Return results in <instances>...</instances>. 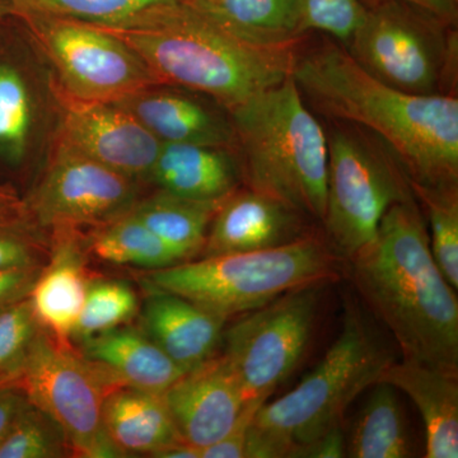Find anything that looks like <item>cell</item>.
<instances>
[{
	"label": "cell",
	"mask_w": 458,
	"mask_h": 458,
	"mask_svg": "<svg viewBox=\"0 0 458 458\" xmlns=\"http://www.w3.org/2000/svg\"><path fill=\"white\" fill-rule=\"evenodd\" d=\"M40 245L22 203L0 207V270L40 265Z\"/></svg>",
	"instance_id": "cell-34"
},
{
	"label": "cell",
	"mask_w": 458,
	"mask_h": 458,
	"mask_svg": "<svg viewBox=\"0 0 458 458\" xmlns=\"http://www.w3.org/2000/svg\"><path fill=\"white\" fill-rule=\"evenodd\" d=\"M149 289L143 310L147 335L186 370L214 357L227 319L179 294Z\"/></svg>",
	"instance_id": "cell-16"
},
{
	"label": "cell",
	"mask_w": 458,
	"mask_h": 458,
	"mask_svg": "<svg viewBox=\"0 0 458 458\" xmlns=\"http://www.w3.org/2000/svg\"><path fill=\"white\" fill-rule=\"evenodd\" d=\"M18 203H20V199L17 198V195L14 194L11 189L3 188V186H0V207Z\"/></svg>",
	"instance_id": "cell-40"
},
{
	"label": "cell",
	"mask_w": 458,
	"mask_h": 458,
	"mask_svg": "<svg viewBox=\"0 0 458 458\" xmlns=\"http://www.w3.org/2000/svg\"><path fill=\"white\" fill-rule=\"evenodd\" d=\"M176 2L182 0H0V18L59 17L102 26L155 5Z\"/></svg>",
	"instance_id": "cell-28"
},
{
	"label": "cell",
	"mask_w": 458,
	"mask_h": 458,
	"mask_svg": "<svg viewBox=\"0 0 458 458\" xmlns=\"http://www.w3.org/2000/svg\"><path fill=\"white\" fill-rule=\"evenodd\" d=\"M414 198L426 209L432 255L443 276L458 289V192L454 186H423L409 181Z\"/></svg>",
	"instance_id": "cell-29"
},
{
	"label": "cell",
	"mask_w": 458,
	"mask_h": 458,
	"mask_svg": "<svg viewBox=\"0 0 458 458\" xmlns=\"http://www.w3.org/2000/svg\"><path fill=\"white\" fill-rule=\"evenodd\" d=\"M40 328L29 298L0 311V377L20 372Z\"/></svg>",
	"instance_id": "cell-33"
},
{
	"label": "cell",
	"mask_w": 458,
	"mask_h": 458,
	"mask_svg": "<svg viewBox=\"0 0 458 458\" xmlns=\"http://www.w3.org/2000/svg\"><path fill=\"white\" fill-rule=\"evenodd\" d=\"M138 309L134 291L122 282L90 283L86 302L72 336L81 342L123 327Z\"/></svg>",
	"instance_id": "cell-31"
},
{
	"label": "cell",
	"mask_w": 458,
	"mask_h": 458,
	"mask_svg": "<svg viewBox=\"0 0 458 458\" xmlns=\"http://www.w3.org/2000/svg\"><path fill=\"white\" fill-rule=\"evenodd\" d=\"M445 22L401 2L377 3L349 44V54L369 74L411 95H445L454 47Z\"/></svg>",
	"instance_id": "cell-10"
},
{
	"label": "cell",
	"mask_w": 458,
	"mask_h": 458,
	"mask_svg": "<svg viewBox=\"0 0 458 458\" xmlns=\"http://www.w3.org/2000/svg\"><path fill=\"white\" fill-rule=\"evenodd\" d=\"M164 399L181 439L198 450L231 432L252 403L223 354L183 373Z\"/></svg>",
	"instance_id": "cell-14"
},
{
	"label": "cell",
	"mask_w": 458,
	"mask_h": 458,
	"mask_svg": "<svg viewBox=\"0 0 458 458\" xmlns=\"http://www.w3.org/2000/svg\"><path fill=\"white\" fill-rule=\"evenodd\" d=\"M295 12L300 35L319 31L349 42L363 25L369 9L361 0H295Z\"/></svg>",
	"instance_id": "cell-32"
},
{
	"label": "cell",
	"mask_w": 458,
	"mask_h": 458,
	"mask_svg": "<svg viewBox=\"0 0 458 458\" xmlns=\"http://www.w3.org/2000/svg\"><path fill=\"white\" fill-rule=\"evenodd\" d=\"M223 201L192 200L159 190L158 194L137 201L131 213L191 260L203 251L210 223Z\"/></svg>",
	"instance_id": "cell-23"
},
{
	"label": "cell",
	"mask_w": 458,
	"mask_h": 458,
	"mask_svg": "<svg viewBox=\"0 0 458 458\" xmlns=\"http://www.w3.org/2000/svg\"><path fill=\"white\" fill-rule=\"evenodd\" d=\"M292 77L319 111L378 135L411 182L457 185L458 101L454 96L394 89L361 68L348 50L331 44L295 54Z\"/></svg>",
	"instance_id": "cell-1"
},
{
	"label": "cell",
	"mask_w": 458,
	"mask_h": 458,
	"mask_svg": "<svg viewBox=\"0 0 458 458\" xmlns=\"http://www.w3.org/2000/svg\"><path fill=\"white\" fill-rule=\"evenodd\" d=\"M348 262L352 284L393 334L403 360L458 376L457 291L434 260L414 199L393 205Z\"/></svg>",
	"instance_id": "cell-2"
},
{
	"label": "cell",
	"mask_w": 458,
	"mask_h": 458,
	"mask_svg": "<svg viewBox=\"0 0 458 458\" xmlns=\"http://www.w3.org/2000/svg\"><path fill=\"white\" fill-rule=\"evenodd\" d=\"M148 179L176 197L218 201L236 191L241 171L225 148L164 143Z\"/></svg>",
	"instance_id": "cell-20"
},
{
	"label": "cell",
	"mask_w": 458,
	"mask_h": 458,
	"mask_svg": "<svg viewBox=\"0 0 458 458\" xmlns=\"http://www.w3.org/2000/svg\"><path fill=\"white\" fill-rule=\"evenodd\" d=\"M328 141L327 242L348 261L376 236L393 205L414 199L408 176L396 159L346 129Z\"/></svg>",
	"instance_id": "cell-7"
},
{
	"label": "cell",
	"mask_w": 458,
	"mask_h": 458,
	"mask_svg": "<svg viewBox=\"0 0 458 458\" xmlns=\"http://www.w3.org/2000/svg\"><path fill=\"white\" fill-rule=\"evenodd\" d=\"M267 401H252L233 429L213 445L199 450V458H246L247 438L256 412Z\"/></svg>",
	"instance_id": "cell-35"
},
{
	"label": "cell",
	"mask_w": 458,
	"mask_h": 458,
	"mask_svg": "<svg viewBox=\"0 0 458 458\" xmlns=\"http://www.w3.org/2000/svg\"><path fill=\"white\" fill-rule=\"evenodd\" d=\"M231 114L249 189L322 223L327 210L328 140L304 104L293 77Z\"/></svg>",
	"instance_id": "cell-5"
},
{
	"label": "cell",
	"mask_w": 458,
	"mask_h": 458,
	"mask_svg": "<svg viewBox=\"0 0 458 458\" xmlns=\"http://www.w3.org/2000/svg\"><path fill=\"white\" fill-rule=\"evenodd\" d=\"M378 382L408 394L426 428L427 458L458 457V376L410 360H394Z\"/></svg>",
	"instance_id": "cell-19"
},
{
	"label": "cell",
	"mask_w": 458,
	"mask_h": 458,
	"mask_svg": "<svg viewBox=\"0 0 458 458\" xmlns=\"http://www.w3.org/2000/svg\"><path fill=\"white\" fill-rule=\"evenodd\" d=\"M98 27L128 44L159 84L204 93L229 113L284 82L293 68V45L246 40L192 0L155 5Z\"/></svg>",
	"instance_id": "cell-3"
},
{
	"label": "cell",
	"mask_w": 458,
	"mask_h": 458,
	"mask_svg": "<svg viewBox=\"0 0 458 458\" xmlns=\"http://www.w3.org/2000/svg\"><path fill=\"white\" fill-rule=\"evenodd\" d=\"M68 448L55 421L31 403L0 438V458H57Z\"/></svg>",
	"instance_id": "cell-30"
},
{
	"label": "cell",
	"mask_w": 458,
	"mask_h": 458,
	"mask_svg": "<svg viewBox=\"0 0 458 458\" xmlns=\"http://www.w3.org/2000/svg\"><path fill=\"white\" fill-rule=\"evenodd\" d=\"M29 403L18 381L0 386V438Z\"/></svg>",
	"instance_id": "cell-38"
},
{
	"label": "cell",
	"mask_w": 458,
	"mask_h": 458,
	"mask_svg": "<svg viewBox=\"0 0 458 458\" xmlns=\"http://www.w3.org/2000/svg\"><path fill=\"white\" fill-rule=\"evenodd\" d=\"M82 355L104 376L108 387L129 386L164 394L183 373L147 334L116 327L84 340Z\"/></svg>",
	"instance_id": "cell-17"
},
{
	"label": "cell",
	"mask_w": 458,
	"mask_h": 458,
	"mask_svg": "<svg viewBox=\"0 0 458 458\" xmlns=\"http://www.w3.org/2000/svg\"><path fill=\"white\" fill-rule=\"evenodd\" d=\"M62 104L57 140L131 179L147 177L162 143L129 111L114 102L66 98Z\"/></svg>",
	"instance_id": "cell-13"
},
{
	"label": "cell",
	"mask_w": 458,
	"mask_h": 458,
	"mask_svg": "<svg viewBox=\"0 0 458 458\" xmlns=\"http://www.w3.org/2000/svg\"><path fill=\"white\" fill-rule=\"evenodd\" d=\"M155 89L141 90L114 104L129 111L162 144L225 148L236 140L232 123L212 108L189 96Z\"/></svg>",
	"instance_id": "cell-18"
},
{
	"label": "cell",
	"mask_w": 458,
	"mask_h": 458,
	"mask_svg": "<svg viewBox=\"0 0 458 458\" xmlns=\"http://www.w3.org/2000/svg\"><path fill=\"white\" fill-rule=\"evenodd\" d=\"M376 2L406 3V4L423 9L445 23L454 22L457 14V0H376Z\"/></svg>",
	"instance_id": "cell-39"
},
{
	"label": "cell",
	"mask_w": 458,
	"mask_h": 458,
	"mask_svg": "<svg viewBox=\"0 0 458 458\" xmlns=\"http://www.w3.org/2000/svg\"><path fill=\"white\" fill-rule=\"evenodd\" d=\"M306 216L291 207L252 189L234 191L216 210L203 258L259 251L293 242L311 232Z\"/></svg>",
	"instance_id": "cell-15"
},
{
	"label": "cell",
	"mask_w": 458,
	"mask_h": 458,
	"mask_svg": "<svg viewBox=\"0 0 458 458\" xmlns=\"http://www.w3.org/2000/svg\"><path fill=\"white\" fill-rule=\"evenodd\" d=\"M137 204V180L56 140L44 177L23 209L31 223L54 229L102 225Z\"/></svg>",
	"instance_id": "cell-12"
},
{
	"label": "cell",
	"mask_w": 458,
	"mask_h": 458,
	"mask_svg": "<svg viewBox=\"0 0 458 458\" xmlns=\"http://www.w3.org/2000/svg\"><path fill=\"white\" fill-rule=\"evenodd\" d=\"M394 355L357 304L349 303L335 342L293 390L256 412L246 458H289L298 445L342 426L361 393L378 384Z\"/></svg>",
	"instance_id": "cell-4"
},
{
	"label": "cell",
	"mask_w": 458,
	"mask_h": 458,
	"mask_svg": "<svg viewBox=\"0 0 458 458\" xmlns=\"http://www.w3.org/2000/svg\"><path fill=\"white\" fill-rule=\"evenodd\" d=\"M21 388L64 434L69 450L86 458L122 457L104 426L110 390L104 376L82 354L40 328L21 366Z\"/></svg>",
	"instance_id": "cell-8"
},
{
	"label": "cell",
	"mask_w": 458,
	"mask_h": 458,
	"mask_svg": "<svg viewBox=\"0 0 458 458\" xmlns=\"http://www.w3.org/2000/svg\"><path fill=\"white\" fill-rule=\"evenodd\" d=\"M346 457V438L342 426L333 428L318 438L298 445L289 458H342Z\"/></svg>",
	"instance_id": "cell-37"
},
{
	"label": "cell",
	"mask_w": 458,
	"mask_h": 458,
	"mask_svg": "<svg viewBox=\"0 0 458 458\" xmlns=\"http://www.w3.org/2000/svg\"><path fill=\"white\" fill-rule=\"evenodd\" d=\"M90 250L101 260L156 270L188 261L131 212L99 225Z\"/></svg>",
	"instance_id": "cell-26"
},
{
	"label": "cell",
	"mask_w": 458,
	"mask_h": 458,
	"mask_svg": "<svg viewBox=\"0 0 458 458\" xmlns=\"http://www.w3.org/2000/svg\"><path fill=\"white\" fill-rule=\"evenodd\" d=\"M20 375H21V372H17V373H13V375L0 377V386L12 384V382L18 381V379H20Z\"/></svg>",
	"instance_id": "cell-41"
},
{
	"label": "cell",
	"mask_w": 458,
	"mask_h": 458,
	"mask_svg": "<svg viewBox=\"0 0 458 458\" xmlns=\"http://www.w3.org/2000/svg\"><path fill=\"white\" fill-rule=\"evenodd\" d=\"M55 71L59 92L78 101L117 102L161 86L144 60L122 38L69 18H20Z\"/></svg>",
	"instance_id": "cell-9"
},
{
	"label": "cell",
	"mask_w": 458,
	"mask_h": 458,
	"mask_svg": "<svg viewBox=\"0 0 458 458\" xmlns=\"http://www.w3.org/2000/svg\"><path fill=\"white\" fill-rule=\"evenodd\" d=\"M322 286L280 295L223 333V355L250 401L269 400L300 366L318 324Z\"/></svg>",
	"instance_id": "cell-11"
},
{
	"label": "cell",
	"mask_w": 458,
	"mask_h": 458,
	"mask_svg": "<svg viewBox=\"0 0 458 458\" xmlns=\"http://www.w3.org/2000/svg\"><path fill=\"white\" fill-rule=\"evenodd\" d=\"M229 31L259 44L294 45L295 0H192Z\"/></svg>",
	"instance_id": "cell-25"
},
{
	"label": "cell",
	"mask_w": 458,
	"mask_h": 458,
	"mask_svg": "<svg viewBox=\"0 0 458 458\" xmlns=\"http://www.w3.org/2000/svg\"><path fill=\"white\" fill-rule=\"evenodd\" d=\"M40 271V265L0 270V311L29 298Z\"/></svg>",
	"instance_id": "cell-36"
},
{
	"label": "cell",
	"mask_w": 458,
	"mask_h": 458,
	"mask_svg": "<svg viewBox=\"0 0 458 458\" xmlns=\"http://www.w3.org/2000/svg\"><path fill=\"white\" fill-rule=\"evenodd\" d=\"M104 426L117 452L123 456L153 457L181 439L164 394L149 393L129 386L107 391L104 401Z\"/></svg>",
	"instance_id": "cell-21"
},
{
	"label": "cell",
	"mask_w": 458,
	"mask_h": 458,
	"mask_svg": "<svg viewBox=\"0 0 458 458\" xmlns=\"http://www.w3.org/2000/svg\"><path fill=\"white\" fill-rule=\"evenodd\" d=\"M60 245L49 267L41 269L29 295L42 328L59 342L68 343L82 312L90 282L69 229H56Z\"/></svg>",
	"instance_id": "cell-22"
},
{
	"label": "cell",
	"mask_w": 458,
	"mask_h": 458,
	"mask_svg": "<svg viewBox=\"0 0 458 458\" xmlns=\"http://www.w3.org/2000/svg\"><path fill=\"white\" fill-rule=\"evenodd\" d=\"M340 260L327 240L311 233L259 251L191 259L149 270L143 280L228 319L294 289L334 282L340 276Z\"/></svg>",
	"instance_id": "cell-6"
},
{
	"label": "cell",
	"mask_w": 458,
	"mask_h": 458,
	"mask_svg": "<svg viewBox=\"0 0 458 458\" xmlns=\"http://www.w3.org/2000/svg\"><path fill=\"white\" fill-rule=\"evenodd\" d=\"M32 126L33 102L25 74L13 63L0 60V159L22 164Z\"/></svg>",
	"instance_id": "cell-27"
},
{
	"label": "cell",
	"mask_w": 458,
	"mask_h": 458,
	"mask_svg": "<svg viewBox=\"0 0 458 458\" xmlns=\"http://www.w3.org/2000/svg\"><path fill=\"white\" fill-rule=\"evenodd\" d=\"M360 411L351 437L346 457H411L408 427L393 386L378 382Z\"/></svg>",
	"instance_id": "cell-24"
}]
</instances>
